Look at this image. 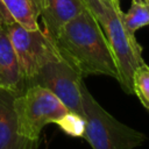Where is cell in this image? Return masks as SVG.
Listing matches in <instances>:
<instances>
[{"label":"cell","instance_id":"1","mask_svg":"<svg viewBox=\"0 0 149 149\" xmlns=\"http://www.w3.org/2000/svg\"><path fill=\"white\" fill-rule=\"evenodd\" d=\"M52 42L83 76L104 74L119 80L112 50L99 22L87 7L65 23Z\"/></svg>","mask_w":149,"mask_h":149},{"label":"cell","instance_id":"2","mask_svg":"<svg viewBox=\"0 0 149 149\" xmlns=\"http://www.w3.org/2000/svg\"><path fill=\"white\" fill-rule=\"evenodd\" d=\"M87 9L99 22L114 56L119 83L127 94H133V74L144 63L142 47L122 22L120 0H84Z\"/></svg>","mask_w":149,"mask_h":149},{"label":"cell","instance_id":"3","mask_svg":"<svg viewBox=\"0 0 149 149\" xmlns=\"http://www.w3.org/2000/svg\"><path fill=\"white\" fill-rule=\"evenodd\" d=\"M81 106L85 118L84 139L92 149H134L141 146L147 136L116 120L81 84Z\"/></svg>","mask_w":149,"mask_h":149},{"label":"cell","instance_id":"4","mask_svg":"<svg viewBox=\"0 0 149 149\" xmlns=\"http://www.w3.org/2000/svg\"><path fill=\"white\" fill-rule=\"evenodd\" d=\"M13 108L17 133L35 144H38L42 129L69 111L51 91L37 84L29 85L16 94Z\"/></svg>","mask_w":149,"mask_h":149},{"label":"cell","instance_id":"5","mask_svg":"<svg viewBox=\"0 0 149 149\" xmlns=\"http://www.w3.org/2000/svg\"><path fill=\"white\" fill-rule=\"evenodd\" d=\"M6 29L15 51L22 77L28 86L37 71L61 54L55 43L43 33L42 28L28 30L15 21H12L6 24Z\"/></svg>","mask_w":149,"mask_h":149},{"label":"cell","instance_id":"6","mask_svg":"<svg viewBox=\"0 0 149 149\" xmlns=\"http://www.w3.org/2000/svg\"><path fill=\"white\" fill-rule=\"evenodd\" d=\"M33 84H37L48 88L63 102V105L69 111L83 115V74L62 55L45 63L30 80L29 85Z\"/></svg>","mask_w":149,"mask_h":149},{"label":"cell","instance_id":"7","mask_svg":"<svg viewBox=\"0 0 149 149\" xmlns=\"http://www.w3.org/2000/svg\"><path fill=\"white\" fill-rule=\"evenodd\" d=\"M43 33L51 40L61 28L86 9L84 0H38Z\"/></svg>","mask_w":149,"mask_h":149},{"label":"cell","instance_id":"8","mask_svg":"<svg viewBox=\"0 0 149 149\" xmlns=\"http://www.w3.org/2000/svg\"><path fill=\"white\" fill-rule=\"evenodd\" d=\"M15 93L0 88V149H36L35 144L17 133L13 108Z\"/></svg>","mask_w":149,"mask_h":149},{"label":"cell","instance_id":"9","mask_svg":"<svg viewBox=\"0 0 149 149\" xmlns=\"http://www.w3.org/2000/svg\"><path fill=\"white\" fill-rule=\"evenodd\" d=\"M27 87L6 26L0 28V88L19 94Z\"/></svg>","mask_w":149,"mask_h":149},{"label":"cell","instance_id":"10","mask_svg":"<svg viewBox=\"0 0 149 149\" xmlns=\"http://www.w3.org/2000/svg\"><path fill=\"white\" fill-rule=\"evenodd\" d=\"M8 15L21 27L28 30L41 29L38 24V0H1Z\"/></svg>","mask_w":149,"mask_h":149},{"label":"cell","instance_id":"11","mask_svg":"<svg viewBox=\"0 0 149 149\" xmlns=\"http://www.w3.org/2000/svg\"><path fill=\"white\" fill-rule=\"evenodd\" d=\"M122 22L127 30L134 35L140 28L149 26V8L147 3L132 1L127 13L122 12Z\"/></svg>","mask_w":149,"mask_h":149},{"label":"cell","instance_id":"12","mask_svg":"<svg viewBox=\"0 0 149 149\" xmlns=\"http://www.w3.org/2000/svg\"><path fill=\"white\" fill-rule=\"evenodd\" d=\"M133 94H136L140 102L149 111V65L143 63L133 74Z\"/></svg>","mask_w":149,"mask_h":149},{"label":"cell","instance_id":"13","mask_svg":"<svg viewBox=\"0 0 149 149\" xmlns=\"http://www.w3.org/2000/svg\"><path fill=\"white\" fill-rule=\"evenodd\" d=\"M55 123L68 135L73 137H83L85 133V118L81 114L68 111L59 119L55 121Z\"/></svg>","mask_w":149,"mask_h":149},{"label":"cell","instance_id":"14","mask_svg":"<svg viewBox=\"0 0 149 149\" xmlns=\"http://www.w3.org/2000/svg\"><path fill=\"white\" fill-rule=\"evenodd\" d=\"M12 21H13V19L8 15L7 10L5 9V7H3V5H2V2L0 0V28L5 27L7 23H9Z\"/></svg>","mask_w":149,"mask_h":149},{"label":"cell","instance_id":"15","mask_svg":"<svg viewBox=\"0 0 149 149\" xmlns=\"http://www.w3.org/2000/svg\"><path fill=\"white\" fill-rule=\"evenodd\" d=\"M132 1H137V2H146V0H132Z\"/></svg>","mask_w":149,"mask_h":149},{"label":"cell","instance_id":"16","mask_svg":"<svg viewBox=\"0 0 149 149\" xmlns=\"http://www.w3.org/2000/svg\"><path fill=\"white\" fill-rule=\"evenodd\" d=\"M146 3H147V6H148V8H149V0H146Z\"/></svg>","mask_w":149,"mask_h":149}]
</instances>
